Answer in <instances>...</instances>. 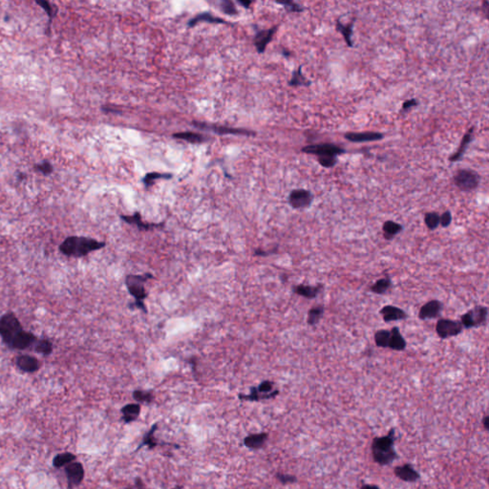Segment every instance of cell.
I'll return each mask as SVG.
<instances>
[{
	"label": "cell",
	"mask_w": 489,
	"mask_h": 489,
	"mask_svg": "<svg viewBox=\"0 0 489 489\" xmlns=\"http://www.w3.org/2000/svg\"><path fill=\"white\" fill-rule=\"evenodd\" d=\"M38 337L31 332L22 331L19 335L16 336V338L13 340V344L11 346V350H26L35 345L37 342Z\"/></svg>",
	"instance_id": "obj_19"
},
{
	"label": "cell",
	"mask_w": 489,
	"mask_h": 489,
	"mask_svg": "<svg viewBox=\"0 0 489 489\" xmlns=\"http://www.w3.org/2000/svg\"><path fill=\"white\" fill-rule=\"evenodd\" d=\"M391 337V332L389 330H378L374 333L373 339L376 347L388 348Z\"/></svg>",
	"instance_id": "obj_38"
},
{
	"label": "cell",
	"mask_w": 489,
	"mask_h": 489,
	"mask_svg": "<svg viewBox=\"0 0 489 489\" xmlns=\"http://www.w3.org/2000/svg\"><path fill=\"white\" fill-rule=\"evenodd\" d=\"M464 327L461 321L448 318H439L436 325V333L440 339H448L462 334Z\"/></svg>",
	"instance_id": "obj_8"
},
{
	"label": "cell",
	"mask_w": 489,
	"mask_h": 489,
	"mask_svg": "<svg viewBox=\"0 0 489 489\" xmlns=\"http://www.w3.org/2000/svg\"><path fill=\"white\" fill-rule=\"evenodd\" d=\"M324 311H325V308L323 305H317V306L311 307L308 311V317H307L308 325L311 326V327L316 326L321 320L322 317L324 315Z\"/></svg>",
	"instance_id": "obj_29"
},
{
	"label": "cell",
	"mask_w": 489,
	"mask_h": 489,
	"mask_svg": "<svg viewBox=\"0 0 489 489\" xmlns=\"http://www.w3.org/2000/svg\"><path fill=\"white\" fill-rule=\"evenodd\" d=\"M135 486H136V489H147L145 488V486L143 485L142 480H141V479H138V478H137V479H136V481H135ZM173 489H182V488L178 487V488Z\"/></svg>",
	"instance_id": "obj_50"
},
{
	"label": "cell",
	"mask_w": 489,
	"mask_h": 489,
	"mask_svg": "<svg viewBox=\"0 0 489 489\" xmlns=\"http://www.w3.org/2000/svg\"><path fill=\"white\" fill-rule=\"evenodd\" d=\"M268 438H269V435L267 433L250 434L244 438V445L248 449L257 450V449L264 447Z\"/></svg>",
	"instance_id": "obj_21"
},
{
	"label": "cell",
	"mask_w": 489,
	"mask_h": 489,
	"mask_svg": "<svg viewBox=\"0 0 489 489\" xmlns=\"http://www.w3.org/2000/svg\"><path fill=\"white\" fill-rule=\"evenodd\" d=\"M16 367L23 373H33L38 372L40 369V361L30 355H19L15 359Z\"/></svg>",
	"instance_id": "obj_13"
},
{
	"label": "cell",
	"mask_w": 489,
	"mask_h": 489,
	"mask_svg": "<svg viewBox=\"0 0 489 489\" xmlns=\"http://www.w3.org/2000/svg\"><path fill=\"white\" fill-rule=\"evenodd\" d=\"M121 413L122 415V419L124 424H131L135 422L141 414V404L139 403H128L124 405L122 409Z\"/></svg>",
	"instance_id": "obj_24"
},
{
	"label": "cell",
	"mask_w": 489,
	"mask_h": 489,
	"mask_svg": "<svg viewBox=\"0 0 489 489\" xmlns=\"http://www.w3.org/2000/svg\"><path fill=\"white\" fill-rule=\"evenodd\" d=\"M473 133H474V127H471L469 129L463 137L462 139V142H461V144L458 148V150L449 157V161L452 162V163H455V162H458L462 159V157L464 156V152L466 150V148L468 147V144L470 142H472L473 140Z\"/></svg>",
	"instance_id": "obj_26"
},
{
	"label": "cell",
	"mask_w": 489,
	"mask_h": 489,
	"mask_svg": "<svg viewBox=\"0 0 489 489\" xmlns=\"http://www.w3.org/2000/svg\"><path fill=\"white\" fill-rule=\"evenodd\" d=\"M288 202L295 209H306L313 202V194L308 189H294L289 195Z\"/></svg>",
	"instance_id": "obj_9"
},
{
	"label": "cell",
	"mask_w": 489,
	"mask_h": 489,
	"mask_svg": "<svg viewBox=\"0 0 489 489\" xmlns=\"http://www.w3.org/2000/svg\"><path fill=\"white\" fill-rule=\"evenodd\" d=\"M353 27H354V21L350 22L347 25L342 24L339 20L336 21V30L343 36V38L345 39L349 47H353V45H354L353 40H352Z\"/></svg>",
	"instance_id": "obj_33"
},
{
	"label": "cell",
	"mask_w": 489,
	"mask_h": 489,
	"mask_svg": "<svg viewBox=\"0 0 489 489\" xmlns=\"http://www.w3.org/2000/svg\"><path fill=\"white\" fill-rule=\"evenodd\" d=\"M158 429V424H155V425H152V427L150 428V430L144 435V437L142 438V442L140 444V446L136 449V451H139L140 448H142L143 446H147L150 450L154 449L155 447L159 446V445H171V446H176V447H179L178 445H175L173 443H166V442H159L156 438H154V433L155 431Z\"/></svg>",
	"instance_id": "obj_22"
},
{
	"label": "cell",
	"mask_w": 489,
	"mask_h": 489,
	"mask_svg": "<svg viewBox=\"0 0 489 489\" xmlns=\"http://www.w3.org/2000/svg\"><path fill=\"white\" fill-rule=\"evenodd\" d=\"M279 390H276L273 394L271 395H263L260 394L256 389V386L250 387L249 389V394L244 395V394H239L238 399L242 401H261V400H267L276 398L279 395Z\"/></svg>",
	"instance_id": "obj_25"
},
{
	"label": "cell",
	"mask_w": 489,
	"mask_h": 489,
	"mask_svg": "<svg viewBox=\"0 0 489 489\" xmlns=\"http://www.w3.org/2000/svg\"><path fill=\"white\" fill-rule=\"evenodd\" d=\"M390 332H391V337L388 348L397 352L404 351L406 349L407 343L403 335H401L399 327H393Z\"/></svg>",
	"instance_id": "obj_23"
},
{
	"label": "cell",
	"mask_w": 489,
	"mask_h": 489,
	"mask_svg": "<svg viewBox=\"0 0 489 489\" xmlns=\"http://www.w3.org/2000/svg\"><path fill=\"white\" fill-rule=\"evenodd\" d=\"M361 489H380L375 485H363Z\"/></svg>",
	"instance_id": "obj_51"
},
{
	"label": "cell",
	"mask_w": 489,
	"mask_h": 489,
	"mask_svg": "<svg viewBox=\"0 0 489 489\" xmlns=\"http://www.w3.org/2000/svg\"><path fill=\"white\" fill-rule=\"evenodd\" d=\"M425 223L429 231H435L439 226V214L436 211H430L425 213Z\"/></svg>",
	"instance_id": "obj_39"
},
{
	"label": "cell",
	"mask_w": 489,
	"mask_h": 489,
	"mask_svg": "<svg viewBox=\"0 0 489 489\" xmlns=\"http://www.w3.org/2000/svg\"><path fill=\"white\" fill-rule=\"evenodd\" d=\"M35 169H36V171H39V172L42 173L45 176L46 175H50V174L53 173V171H54V168H53L51 163L48 162V161H46V160H44L43 162H41L39 164H37L35 166Z\"/></svg>",
	"instance_id": "obj_42"
},
{
	"label": "cell",
	"mask_w": 489,
	"mask_h": 489,
	"mask_svg": "<svg viewBox=\"0 0 489 489\" xmlns=\"http://www.w3.org/2000/svg\"><path fill=\"white\" fill-rule=\"evenodd\" d=\"M121 219L122 220L123 222L127 223L128 225L138 228L140 231H142V232L152 231L154 229L162 228L165 225L164 223H161V224L146 223L142 219V215L140 212H135L133 215H122Z\"/></svg>",
	"instance_id": "obj_12"
},
{
	"label": "cell",
	"mask_w": 489,
	"mask_h": 489,
	"mask_svg": "<svg viewBox=\"0 0 489 489\" xmlns=\"http://www.w3.org/2000/svg\"><path fill=\"white\" fill-rule=\"evenodd\" d=\"M174 138L183 140L186 142H191V143H202L207 141V138L204 135L194 133V132H181L173 135Z\"/></svg>",
	"instance_id": "obj_32"
},
{
	"label": "cell",
	"mask_w": 489,
	"mask_h": 489,
	"mask_svg": "<svg viewBox=\"0 0 489 489\" xmlns=\"http://www.w3.org/2000/svg\"><path fill=\"white\" fill-rule=\"evenodd\" d=\"M318 163L323 168H334L337 163V158H335V157H320V158H318Z\"/></svg>",
	"instance_id": "obj_44"
},
{
	"label": "cell",
	"mask_w": 489,
	"mask_h": 489,
	"mask_svg": "<svg viewBox=\"0 0 489 489\" xmlns=\"http://www.w3.org/2000/svg\"><path fill=\"white\" fill-rule=\"evenodd\" d=\"M394 474L399 480L406 483H416L421 479L420 473L413 467L412 464H404L394 468Z\"/></svg>",
	"instance_id": "obj_16"
},
{
	"label": "cell",
	"mask_w": 489,
	"mask_h": 489,
	"mask_svg": "<svg viewBox=\"0 0 489 489\" xmlns=\"http://www.w3.org/2000/svg\"><path fill=\"white\" fill-rule=\"evenodd\" d=\"M76 460V455L70 452H64L61 454L57 455L54 460H53V465L56 468H61L63 466H66L67 464L73 463Z\"/></svg>",
	"instance_id": "obj_34"
},
{
	"label": "cell",
	"mask_w": 489,
	"mask_h": 489,
	"mask_svg": "<svg viewBox=\"0 0 489 489\" xmlns=\"http://www.w3.org/2000/svg\"><path fill=\"white\" fill-rule=\"evenodd\" d=\"M277 249H278V248H277V246H276V247H274V248H273V249H271V250H268V251H267V250H264V249H262V248H255V249H254V251H253V256H262V257H264V256H269L270 254H273V253L277 252Z\"/></svg>",
	"instance_id": "obj_48"
},
{
	"label": "cell",
	"mask_w": 489,
	"mask_h": 489,
	"mask_svg": "<svg viewBox=\"0 0 489 489\" xmlns=\"http://www.w3.org/2000/svg\"><path fill=\"white\" fill-rule=\"evenodd\" d=\"M391 288H392V280L389 276H387V277H382V278H379L378 280H376L370 287V291L375 295L382 296V295L387 294Z\"/></svg>",
	"instance_id": "obj_28"
},
{
	"label": "cell",
	"mask_w": 489,
	"mask_h": 489,
	"mask_svg": "<svg viewBox=\"0 0 489 489\" xmlns=\"http://www.w3.org/2000/svg\"><path fill=\"white\" fill-rule=\"evenodd\" d=\"M194 126L198 127V128L201 129H206V130H209V131H212V132H215L217 134H234V135H254L255 133L253 132H250V131H247V130H244V129H239V128H232V127H227V126H220V125H215V124H206V123H204V122H193Z\"/></svg>",
	"instance_id": "obj_15"
},
{
	"label": "cell",
	"mask_w": 489,
	"mask_h": 489,
	"mask_svg": "<svg viewBox=\"0 0 489 489\" xmlns=\"http://www.w3.org/2000/svg\"><path fill=\"white\" fill-rule=\"evenodd\" d=\"M396 438V430L394 428L388 432L386 436L373 438L371 449L374 463L386 466L393 464L399 458L394 448Z\"/></svg>",
	"instance_id": "obj_2"
},
{
	"label": "cell",
	"mask_w": 489,
	"mask_h": 489,
	"mask_svg": "<svg viewBox=\"0 0 489 489\" xmlns=\"http://www.w3.org/2000/svg\"><path fill=\"white\" fill-rule=\"evenodd\" d=\"M276 479L282 485H290V484H295L297 482V478L296 476L290 475V474H283V473H277Z\"/></svg>",
	"instance_id": "obj_46"
},
{
	"label": "cell",
	"mask_w": 489,
	"mask_h": 489,
	"mask_svg": "<svg viewBox=\"0 0 489 489\" xmlns=\"http://www.w3.org/2000/svg\"><path fill=\"white\" fill-rule=\"evenodd\" d=\"M379 313L382 316L384 322H386V323L404 320L408 316L406 311H404L403 309H400L399 307L393 306V305L384 306L383 308L379 309Z\"/></svg>",
	"instance_id": "obj_18"
},
{
	"label": "cell",
	"mask_w": 489,
	"mask_h": 489,
	"mask_svg": "<svg viewBox=\"0 0 489 489\" xmlns=\"http://www.w3.org/2000/svg\"><path fill=\"white\" fill-rule=\"evenodd\" d=\"M418 105H419V102L416 99L408 100V101L402 103V112H407Z\"/></svg>",
	"instance_id": "obj_49"
},
{
	"label": "cell",
	"mask_w": 489,
	"mask_h": 489,
	"mask_svg": "<svg viewBox=\"0 0 489 489\" xmlns=\"http://www.w3.org/2000/svg\"><path fill=\"white\" fill-rule=\"evenodd\" d=\"M452 223V214L449 210L444 211L441 215H439V226L442 228H448Z\"/></svg>",
	"instance_id": "obj_47"
},
{
	"label": "cell",
	"mask_w": 489,
	"mask_h": 489,
	"mask_svg": "<svg viewBox=\"0 0 489 489\" xmlns=\"http://www.w3.org/2000/svg\"><path fill=\"white\" fill-rule=\"evenodd\" d=\"M454 183L462 191H472L476 189L481 182V176L474 170L459 169L454 174Z\"/></svg>",
	"instance_id": "obj_6"
},
{
	"label": "cell",
	"mask_w": 489,
	"mask_h": 489,
	"mask_svg": "<svg viewBox=\"0 0 489 489\" xmlns=\"http://www.w3.org/2000/svg\"><path fill=\"white\" fill-rule=\"evenodd\" d=\"M383 134L378 132H348L344 138L351 142H376L382 140Z\"/></svg>",
	"instance_id": "obj_17"
},
{
	"label": "cell",
	"mask_w": 489,
	"mask_h": 489,
	"mask_svg": "<svg viewBox=\"0 0 489 489\" xmlns=\"http://www.w3.org/2000/svg\"><path fill=\"white\" fill-rule=\"evenodd\" d=\"M239 3H240V4H242V5H244L245 8H248V6L250 5V3H251V2H244V1H239Z\"/></svg>",
	"instance_id": "obj_53"
},
{
	"label": "cell",
	"mask_w": 489,
	"mask_h": 489,
	"mask_svg": "<svg viewBox=\"0 0 489 489\" xmlns=\"http://www.w3.org/2000/svg\"><path fill=\"white\" fill-rule=\"evenodd\" d=\"M303 153L309 155H315L318 158L320 157H335L339 155L344 154L346 150L334 143L322 142V143H313L304 146L302 149Z\"/></svg>",
	"instance_id": "obj_7"
},
{
	"label": "cell",
	"mask_w": 489,
	"mask_h": 489,
	"mask_svg": "<svg viewBox=\"0 0 489 489\" xmlns=\"http://www.w3.org/2000/svg\"><path fill=\"white\" fill-rule=\"evenodd\" d=\"M489 318V308L486 306H476L464 313L461 323L464 329H475L486 326Z\"/></svg>",
	"instance_id": "obj_5"
},
{
	"label": "cell",
	"mask_w": 489,
	"mask_h": 489,
	"mask_svg": "<svg viewBox=\"0 0 489 489\" xmlns=\"http://www.w3.org/2000/svg\"><path fill=\"white\" fill-rule=\"evenodd\" d=\"M132 397L139 404H150L155 399L154 393L151 390H135L132 393Z\"/></svg>",
	"instance_id": "obj_30"
},
{
	"label": "cell",
	"mask_w": 489,
	"mask_h": 489,
	"mask_svg": "<svg viewBox=\"0 0 489 489\" xmlns=\"http://www.w3.org/2000/svg\"><path fill=\"white\" fill-rule=\"evenodd\" d=\"M36 3L39 5L46 13L48 14V17H49V21H48V27H47V35L50 34V29H51V24L53 19L55 18V16L57 15V13H58V7L56 5H53L50 2L46 1V0H37Z\"/></svg>",
	"instance_id": "obj_31"
},
{
	"label": "cell",
	"mask_w": 489,
	"mask_h": 489,
	"mask_svg": "<svg viewBox=\"0 0 489 489\" xmlns=\"http://www.w3.org/2000/svg\"><path fill=\"white\" fill-rule=\"evenodd\" d=\"M201 21H207V22H210V23H228L226 22L225 20L221 19L219 17H215L214 15L210 14V13H201V14H198L197 16L193 17L189 22H188V26L189 27H193V26L200 23Z\"/></svg>",
	"instance_id": "obj_37"
},
{
	"label": "cell",
	"mask_w": 489,
	"mask_h": 489,
	"mask_svg": "<svg viewBox=\"0 0 489 489\" xmlns=\"http://www.w3.org/2000/svg\"><path fill=\"white\" fill-rule=\"evenodd\" d=\"M106 243L85 236H69L60 244V251L68 257L87 256L91 252L103 249Z\"/></svg>",
	"instance_id": "obj_1"
},
{
	"label": "cell",
	"mask_w": 489,
	"mask_h": 489,
	"mask_svg": "<svg viewBox=\"0 0 489 489\" xmlns=\"http://www.w3.org/2000/svg\"><path fill=\"white\" fill-rule=\"evenodd\" d=\"M149 279H154L153 274L150 272L126 275L124 283L129 294L135 300L132 304L129 305L130 309H139L144 313H148V310L144 304V300L148 297V294L144 286Z\"/></svg>",
	"instance_id": "obj_3"
},
{
	"label": "cell",
	"mask_w": 489,
	"mask_h": 489,
	"mask_svg": "<svg viewBox=\"0 0 489 489\" xmlns=\"http://www.w3.org/2000/svg\"><path fill=\"white\" fill-rule=\"evenodd\" d=\"M276 30H277V26L270 28L269 30H263L258 32L254 39V44L259 53L265 52L267 45L271 41Z\"/></svg>",
	"instance_id": "obj_20"
},
{
	"label": "cell",
	"mask_w": 489,
	"mask_h": 489,
	"mask_svg": "<svg viewBox=\"0 0 489 489\" xmlns=\"http://www.w3.org/2000/svg\"><path fill=\"white\" fill-rule=\"evenodd\" d=\"M65 475L68 481L69 488H75L79 486L84 479L83 465L77 462H73L65 466Z\"/></svg>",
	"instance_id": "obj_10"
},
{
	"label": "cell",
	"mask_w": 489,
	"mask_h": 489,
	"mask_svg": "<svg viewBox=\"0 0 489 489\" xmlns=\"http://www.w3.org/2000/svg\"><path fill=\"white\" fill-rule=\"evenodd\" d=\"M35 352L40 354L42 356H50L53 351H54V345L49 339L46 338H41L38 339L37 342L35 343Z\"/></svg>",
	"instance_id": "obj_35"
},
{
	"label": "cell",
	"mask_w": 489,
	"mask_h": 489,
	"mask_svg": "<svg viewBox=\"0 0 489 489\" xmlns=\"http://www.w3.org/2000/svg\"><path fill=\"white\" fill-rule=\"evenodd\" d=\"M258 392L263 395H271L277 389H274V382L271 380H263L258 386H256Z\"/></svg>",
	"instance_id": "obj_41"
},
{
	"label": "cell",
	"mask_w": 489,
	"mask_h": 489,
	"mask_svg": "<svg viewBox=\"0 0 489 489\" xmlns=\"http://www.w3.org/2000/svg\"><path fill=\"white\" fill-rule=\"evenodd\" d=\"M221 9L222 11L227 14H236L237 10L232 1L229 0H224L221 2Z\"/></svg>",
	"instance_id": "obj_45"
},
{
	"label": "cell",
	"mask_w": 489,
	"mask_h": 489,
	"mask_svg": "<svg viewBox=\"0 0 489 489\" xmlns=\"http://www.w3.org/2000/svg\"><path fill=\"white\" fill-rule=\"evenodd\" d=\"M442 309H443L442 302L437 299L430 300L427 303H425V305L420 309L418 317L421 320L436 319L440 316Z\"/></svg>",
	"instance_id": "obj_11"
},
{
	"label": "cell",
	"mask_w": 489,
	"mask_h": 489,
	"mask_svg": "<svg viewBox=\"0 0 489 489\" xmlns=\"http://www.w3.org/2000/svg\"><path fill=\"white\" fill-rule=\"evenodd\" d=\"M278 3L283 5L285 9L290 13H301L305 10L302 6H300L299 4H297L296 2H293V1H284V2H278Z\"/></svg>",
	"instance_id": "obj_43"
},
{
	"label": "cell",
	"mask_w": 489,
	"mask_h": 489,
	"mask_svg": "<svg viewBox=\"0 0 489 489\" xmlns=\"http://www.w3.org/2000/svg\"><path fill=\"white\" fill-rule=\"evenodd\" d=\"M402 231H403V226L392 220H388L382 226L383 237L387 241L393 240Z\"/></svg>",
	"instance_id": "obj_27"
},
{
	"label": "cell",
	"mask_w": 489,
	"mask_h": 489,
	"mask_svg": "<svg viewBox=\"0 0 489 489\" xmlns=\"http://www.w3.org/2000/svg\"><path fill=\"white\" fill-rule=\"evenodd\" d=\"M22 331L23 326L13 311H8L0 316V337L2 342L11 348L13 340Z\"/></svg>",
	"instance_id": "obj_4"
},
{
	"label": "cell",
	"mask_w": 489,
	"mask_h": 489,
	"mask_svg": "<svg viewBox=\"0 0 489 489\" xmlns=\"http://www.w3.org/2000/svg\"><path fill=\"white\" fill-rule=\"evenodd\" d=\"M323 289L324 287L322 284H317V285L298 284L293 287V293L296 294V296L311 300L319 296Z\"/></svg>",
	"instance_id": "obj_14"
},
{
	"label": "cell",
	"mask_w": 489,
	"mask_h": 489,
	"mask_svg": "<svg viewBox=\"0 0 489 489\" xmlns=\"http://www.w3.org/2000/svg\"><path fill=\"white\" fill-rule=\"evenodd\" d=\"M301 66H299L296 71L293 72L292 79L289 81L290 86H310L311 81L303 76L301 71Z\"/></svg>",
	"instance_id": "obj_36"
},
{
	"label": "cell",
	"mask_w": 489,
	"mask_h": 489,
	"mask_svg": "<svg viewBox=\"0 0 489 489\" xmlns=\"http://www.w3.org/2000/svg\"><path fill=\"white\" fill-rule=\"evenodd\" d=\"M129 489V488H128V489Z\"/></svg>",
	"instance_id": "obj_55"
},
{
	"label": "cell",
	"mask_w": 489,
	"mask_h": 489,
	"mask_svg": "<svg viewBox=\"0 0 489 489\" xmlns=\"http://www.w3.org/2000/svg\"><path fill=\"white\" fill-rule=\"evenodd\" d=\"M489 419L488 416H486V417H485V419H484V427H485V429H486L487 431L489 430Z\"/></svg>",
	"instance_id": "obj_52"
},
{
	"label": "cell",
	"mask_w": 489,
	"mask_h": 489,
	"mask_svg": "<svg viewBox=\"0 0 489 489\" xmlns=\"http://www.w3.org/2000/svg\"><path fill=\"white\" fill-rule=\"evenodd\" d=\"M24 178H25V174H23V173H20V174H19V176H18V179L21 181V180H23Z\"/></svg>",
	"instance_id": "obj_54"
},
{
	"label": "cell",
	"mask_w": 489,
	"mask_h": 489,
	"mask_svg": "<svg viewBox=\"0 0 489 489\" xmlns=\"http://www.w3.org/2000/svg\"><path fill=\"white\" fill-rule=\"evenodd\" d=\"M169 179L171 178L170 174H162V173H149L147 174L143 179L142 183L146 187H150L151 185L154 184L155 181L158 179Z\"/></svg>",
	"instance_id": "obj_40"
}]
</instances>
